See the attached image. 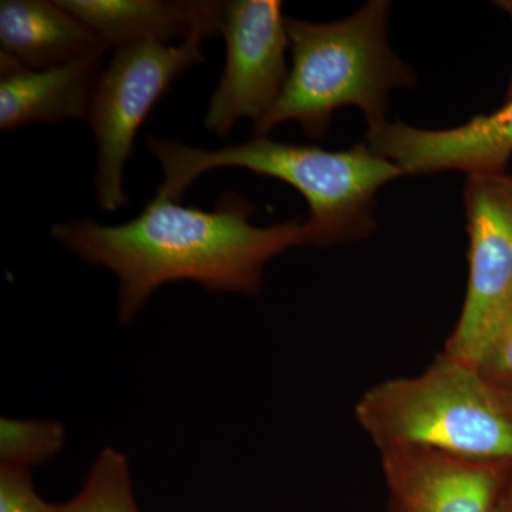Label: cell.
I'll return each instance as SVG.
<instances>
[{
    "instance_id": "obj_1",
    "label": "cell",
    "mask_w": 512,
    "mask_h": 512,
    "mask_svg": "<svg viewBox=\"0 0 512 512\" xmlns=\"http://www.w3.org/2000/svg\"><path fill=\"white\" fill-rule=\"evenodd\" d=\"M254 212L251 202L232 191L212 211L156 194L126 224L107 227L84 218L56 222L50 232L83 261L117 275L120 319L130 320L168 282L195 281L210 292L258 293L265 265L306 241L303 222L255 227Z\"/></svg>"
},
{
    "instance_id": "obj_2",
    "label": "cell",
    "mask_w": 512,
    "mask_h": 512,
    "mask_svg": "<svg viewBox=\"0 0 512 512\" xmlns=\"http://www.w3.org/2000/svg\"><path fill=\"white\" fill-rule=\"evenodd\" d=\"M148 147L164 173L157 194L173 201H180L202 174L217 168H244L285 181L308 201L309 218L303 228L306 245L315 247L357 241L372 234L377 191L404 175L399 165L377 156L365 143L350 150L328 151L255 137L237 146L208 151L150 136Z\"/></svg>"
},
{
    "instance_id": "obj_3",
    "label": "cell",
    "mask_w": 512,
    "mask_h": 512,
    "mask_svg": "<svg viewBox=\"0 0 512 512\" xmlns=\"http://www.w3.org/2000/svg\"><path fill=\"white\" fill-rule=\"evenodd\" d=\"M390 3L372 0L350 18L311 23L286 18L292 67L274 106L254 123L255 137L296 121L312 138L325 136L336 110L356 106L369 130L386 123L387 96L416 87L409 64L387 42Z\"/></svg>"
},
{
    "instance_id": "obj_4",
    "label": "cell",
    "mask_w": 512,
    "mask_h": 512,
    "mask_svg": "<svg viewBox=\"0 0 512 512\" xmlns=\"http://www.w3.org/2000/svg\"><path fill=\"white\" fill-rule=\"evenodd\" d=\"M356 419L380 451L419 447L512 464V403L477 367L443 353L419 376L363 394Z\"/></svg>"
},
{
    "instance_id": "obj_5",
    "label": "cell",
    "mask_w": 512,
    "mask_h": 512,
    "mask_svg": "<svg viewBox=\"0 0 512 512\" xmlns=\"http://www.w3.org/2000/svg\"><path fill=\"white\" fill-rule=\"evenodd\" d=\"M204 40L194 35L180 46L143 42L114 49L87 117L97 144L94 188L101 210L114 212L128 204L124 167L138 130L175 80L204 62Z\"/></svg>"
},
{
    "instance_id": "obj_6",
    "label": "cell",
    "mask_w": 512,
    "mask_h": 512,
    "mask_svg": "<svg viewBox=\"0 0 512 512\" xmlns=\"http://www.w3.org/2000/svg\"><path fill=\"white\" fill-rule=\"evenodd\" d=\"M464 202L470 275L466 302L444 353L477 367L512 302L511 175H468Z\"/></svg>"
},
{
    "instance_id": "obj_7",
    "label": "cell",
    "mask_w": 512,
    "mask_h": 512,
    "mask_svg": "<svg viewBox=\"0 0 512 512\" xmlns=\"http://www.w3.org/2000/svg\"><path fill=\"white\" fill-rule=\"evenodd\" d=\"M221 33L227 43V62L204 124L210 133L225 137L239 120L261 119L288 80L289 36L282 2H225Z\"/></svg>"
},
{
    "instance_id": "obj_8",
    "label": "cell",
    "mask_w": 512,
    "mask_h": 512,
    "mask_svg": "<svg viewBox=\"0 0 512 512\" xmlns=\"http://www.w3.org/2000/svg\"><path fill=\"white\" fill-rule=\"evenodd\" d=\"M373 153L402 168L404 175L466 171L467 175L505 174L512 156V99L487 116L460 127L423 130L402 121L369 130Z\"/></svg>"
},
{
    "instance_id": "obj_9",
    "label": "cell",
    "mask_w": 512,
    "mask_h": 512,
    "mask_svg": "<svg viewBox=\"0 0 512 512\" xmlns=\"http://www.w3.org/2000/svg\"><path fill=\"white\" fill-rule=\"evenodd\" d=\"M380 454L394 512H495L512 466L419 447Z\"/></svg>"
},
{
    "instance_id": "obj_10",
    "label": "cell",
    "mask_w": 512,
    "mask_h": 512,
    "mask_svg": "<svg viewBox=\"0 0 512 512\" xmlns=\"http://www.w3.org/2000/svg\"><path fill=\"white\" fill-rule=\"evenodd\" d=\"M107 47L157 42L175 37L205 39L221 33L225 2L210 0H57Z\"/></svg>"
},
{
    "instance_id": "obj_11",
    "label": "cell",
    "mask_w": 512,
    "mask_h": 512,
    "mask_svg": "<svg viewBox=\"0 0 512 512\" xmlns=\"http://www.w3.org/2000/svg\"><path fill=\"white\" fill-rule=\"evenodd\" d=\"M107 50L42 70L0 63V128L87 121Z\"/></svg>"
},
{
    "instance_id": "obj_12",
    "label": "cell",
    "mask_w": 512,
    "mask_h": 512,
    "mask_svg": "<svg viewBox=\"0 0 512 512\" xmlns=\"http://www.w3.org/2000/svg\"><path fill=\"white\" fill-rule=\"evenodd\" d=\"M100 49L109 47L57 0L0 3V63L42 70Z\"/></svg>"
},
{
    "instance_id": "obj_13",
    "label": "cell",
    "mask_w": 512,
    "mask_h": 512,
    "mask_svg": "<svg viewBox=\"0 0 512 512\" xmlns=\"http://www.w3.org/2000/svg\"><path fill=\"white\" fill-rule=\"evenodd\" d=\"M63 512H138L126 457L107 448L97 458L82 493L62 505Z\"/></svg>"
},
{
    "instance_id": "obj_14",
    "label": "cell",
    "mask_w": 512,
    "mask_h": 512,
    "mask_svg": "<svg viewBox=\"0 0 512 512\" xmlns=\"http://www.w3.org/2000/svg\"><path fill=\"white\" fill-rule=\"evenodd\" d=\"M0 429V450L6 466L43 463L60 450L64 439L62 427L55 423L3 419Z\"/></svg>"
},
{
    "instance_id": "obj_15",
    "label": "cell",
    "mask_w": 512,
    "mask_h": 512,
    "mask_svg": "<svg viewBox=\"0 0 512 512\" xmlns=\"http://www.w3.org/2000/svg\"><path fill=\"white\" fill-rule=\"evenodd\" d=\"M477 369L500 392H512V302L488 340Z\"/></svg>"
},
{
    "instance_id": "obj_16",
    "label": "cell",
    "mask_w": 512,
    "mask_h": 512,
    "mask_svg": "<svg viewBox=\"0 0 512 512\" xmlns=\"http://www.w3.org/2000/svg\"><path fill=\"white\" fill-rule=\"evenodd\" d=\"M0 512H63L62 505L47 504L37 497L28 467L6 466L0 470Z\"/></svg>"
},
{
    "instance_id": "obj_17",
    "label": "cell",
    "mask_w": 512,
    "mask_h": 512,
    "mask_svg": "<svg viewBox=\"0 0 512 512\" xmlns=\"http://www.w3.org/2000/svg\"><path fill=\"white\" fill-rule=\"evenodd\" d=\"M495 6H498V8L505 10V12L510 15V18L512 20V0H500V2H495ZM512 99V73H511V80L510 84H508V90L507 94H505V100H511Z\"/></svg>"
},
{
    "instance_id": "obj_18",
    "label": "cell",
    "mask_w": 512,
    "mask_h": 512,
    "mask_svg": "<svg viewBox=\"0 0 512 512\" xmlns=\"http://www.w3.org/2000/svg\"><path fill=\"white\" fill-rule=\"evenodd\" d=\"M495 512H512V491L507 500L501 505L500 510H495Z\"/></svg>"
},
{
    "instance_id": "obj_19",
    "label": "cell",
    "mask_w": 512,
    "mask_h": 512,
    "mask_svg": "<svg viewBox=\"0 0 512 512\" xmlns=\"http://www.w3.org/2000/svg\"><path fill=\"white\" fill-rule=\"evenodd\" d=\"M505 396H507V397H508V399H510V400H511V403H512V392H510V393H505Z\"/></svg>"
}]
</instances>
